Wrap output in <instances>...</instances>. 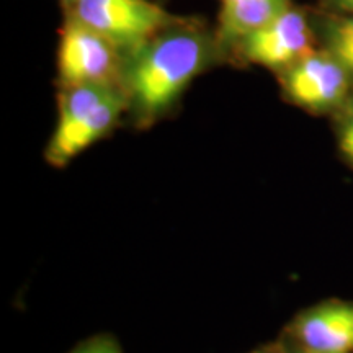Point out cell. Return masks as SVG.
Returning <instances> with one entry per match:
<instances>
[{
  "label": "cell",
  "instance_id": "6da1fadb",
  "mask_svg": "<svg viewBox=\"0 0 353 353\" xmlns=\"http://www.w3.org/2000/svg\"><path fill=\"white\" fill-rule=\"evenodd\" d=\"M213 56V43L193 26L175 25L132 52L126 95L141 120L152 121L182 97Z\"/></svg>",
  "mask_w": 353,
  "mask_h": 353
},
{
  "label": "cell",
  "instance_id": "7a4b0ae2",
  "mask_svg": "<svg viewBox=\"0 0 353 353\" xmlns=\"http://www.w3.org/2000/svg\"><path fill=\"white\" fill-rule=\"evenodd\" d=\"M126 103L128 95L118 83L64 87L59 118L46 149L48 162L56 167L69 164L117 125Z\"/></svg>",
  "mask_w": 353,
  "mask_h": 353
},
{
  "label": "cell",
  "instance_id": "3957f363",
  "mask_svg": "<svg viewBox=\"0 0 353 353\" xmlns=\"http://www.w3.org/2000/svg\"><path fill=\"white\" fill-rule=\"evenodd\" d=\"M70 17L90 26L118 50L138 51L179 19L149 0H74Z\"/></svg>",
  "mask_w": 353,
  "mask_h": 353
},
{
  "label": "cell",
  "instance_id": "277c9868",
  "mask_svg": "<svg viewBox=\"0 0 353 353\" xmlns=\"http://www.w3.org/2000/svg\"><path fill=\"white\" fill-rule=\"evenodd\" d=\"M57 72L64 87L118 83L120 50L90 26L69 17L61 32Z\"/></svg>",
  "mask_w": 353,
  "mask_h": 353
},
{
  "label": "cell",
  "instance_id": "5b68a950",
  "mask_svg": "<svg viewBox=\"0 0 353 353\" xmlns=\"http://www.w3.org/2000/svg\"><path fill=\"white\" fill-rule=\"evenodd\" d=\"M236 46L249 63L283 72L314 51V34L306 13L290 6Z\"/></svg>",
  "mask_w": 353,
  "mask_h": 353
},
{
  "label": "cell",
  "instance_id": "8992f818",
  "mask_svg": "<svg viewBox=\"0 0 353 353\" xmlns=\"http://www.w3.org/2000/svg\"><path fill=\"white\" fill-rule=\"evenodd\" d=\"M350 83L352 74L327 50H314L283 70L286 95L316 113L342 108L350 97Z\"/></svg>",
  "mask_w": 353,
  "mask_h": 353
},
{
  "label": "cell",
  "instance_id": "52a82bcc",
  "mask_svg": "<svg viewBox=\"0 0 353 353\" xmlns=\"http://www.w3.org/2000/svg\"><path fill=\"white\" fill-rule=\"evenodd\" d=\"M291 334L312 353H353V301L332 299L306 309L293 321Z\"/></svg>",
  "mask_w": 353,
  "mask_h": 353
},
{
  "label": "cell",
  "instance_id": "ba28073f",
  "mask_svg": "<svg viewBox=\"0 0 353 353\" xmlns=\"http://www.w3.org/2000/svg\"><path fill=\"white\" fill-rule=\"evenodd\" d=\"M290 6V0H221V43L237 44Z\"/></svg>",
  "mask_w": 353,
  "mask_h": 353
},
{
  "label": "cell",
  "instance_id": "9c48e42d",
  "mask_svg": "<svg viewBox=\"0 0 353 353\" xmlns=\"http://www.w3.org/2000/svg\"><path fill=\"white\" fill-rule=\"evenodd\" d=\"M325 50L337 57L353 77V13L329 20L325 25Z\"/></svg>",
  "mask_w": 353,
  "mask_h": 353
},
{
  "label": "cell",
  "instance_id": "30bf717a",
  "mask_svg": "<svg viewBox=\"0 0 353 353\" xmlns=\"http://www.w3.org/2000/svg\"><path fill=\"white\" fill-rule=\"evenodd\" d=\"M339 148L343 157L353 165V95L348 97L342 107L341 125H339Z\"/></svg>",
  "mask_w": 353,
  "mask_h": 353
},
{
  "label": "cell",
  "instance_id": "8fae6325",
  "mask_svg": "<svg viewBox=\"0 0 353 353\" xmlns=\"http://www.w3.org/2000/svg\"><path fill=\"white\" fill-rule=\"evenodd\" d=\"M70 353H121V348L112 335L100 334L82 342Z\"/></svg>",
  "mask_w": 353,
  "mask_h": 353
},
{
  "label": "cell",
  "instance_id": "7c38bea8",
  "mask_svg": "<svg viewBox=\"0 0 353 353\" xmlns=\"http://www.w3.org/2000/svg\"><path fill=\"white\" fill-rule=\"evenodd\" d=\"M330 7H334L335 10L352 15L353 13V0H325Z\"/></svg>",
  "mask_w": 353,
  "mask_h": 353
},
{
  "label": "cell",
  "instance_id": "4fadbf2b",
  "mask_svg": "<svg viewBox=\"0 0 353 353\" xmlns=\"http://www.w3.org/2000/svg\"><path fill=\"white\" fill-rule=\"evenodd\" d=\"M252 353H276L273 348H263V350H257V352H252Z\"/></svg>",
  "mask_w": 353,
  "mask_h": 353
},
{
  "label": "cell",
  "instance_id": "5bb4252c",
  "mask_svg": "<svg viewBox=\"0 0 353 353\" xmlns=\"http://www.w3.org/2000/svg\"><path fill=\"white\" fill-rule=\"evenodd\" d=\"M65 2H68V3H72V2H74V0H65Z\"/></svg>",
  "mask_w": 353,
  "mask_h": 353
}]
</instances>
